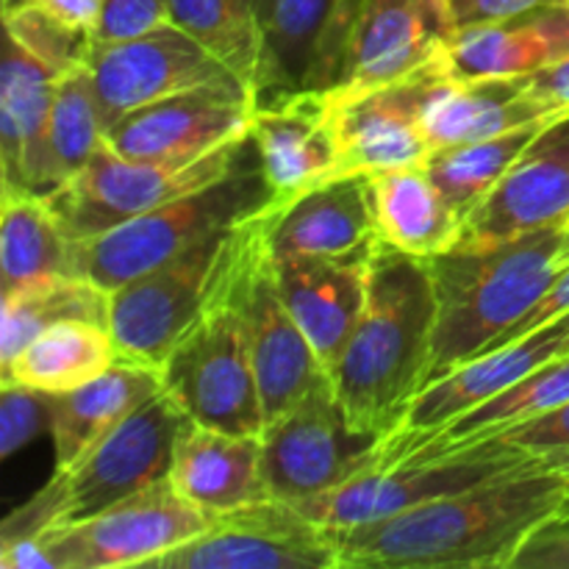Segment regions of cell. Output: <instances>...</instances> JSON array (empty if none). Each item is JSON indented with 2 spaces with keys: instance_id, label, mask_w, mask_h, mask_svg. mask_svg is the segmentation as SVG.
Returning <instances> with one entry per match:
<instances>
[{
  "instance_id": "cell-6",
  "label": "cell",
  "mask_w": 569,
  "mask_h": 569,
  "mask_svg": "<svg viewBox=\"0 0 569 569\" xmlns=\"http://www.w3.org/2000/svg\"><path fill=\"white\" fill-rule=\"evenodd\" d=\"M244 237L248 220L231 270L170 350L161 365V381L164 392L200 426L256 437L264 428V411L237 287Z\"/></svg>"
},
{
  "instance_id": "cell-13",
  "label": "cell",
  "mask_w": 569,
  "mask_h": 569,
  "mask_svg": "<svg viewBox=\"0 0 569 569\" xmlns=\"http://www.w3.org/2000/svg\"><path fill=\"white\" fill-rule=\"evenodd\" d=\"M237 287L267 422L292 409L326 376V367L278 289L276 259L267 242V209L248 220Z\"/></svg>"
},
{
  "instance_id": "cell-38",
  "label": "cell",
  "mask_w": 569,
  "mask_h": 569,
  "mask_svg": "<svg viewBox=\"0 0 569 569\" xmlns=\"http://www.w3.org/2000/svg\"><path fill=\"white\" fill-rule=\"evenodd\" d=\"M53 428V395L17 381H0V459H11L22 448Z\"/></svg>"
},
{
  "instance_id": "cell-17",
  "label": "cell",
  "mask_w": 569,
  "mask_h": 569,
  "mask_svg": "<svg viewBox=\"0 0 569 569\" xmlns=\"http://www.w3.org/2000/svg\"><path fill=\"white\" fill-rule=\"evenodd\" d=\"M253 111L256 98L242 89H192L131 111L103 133V142L126 159L194 161L248 139Z\"/></svg>"
},
{
  "instance_id": "cell-49",
  "label": "cell",
  "mask_w": 569,
  "mask_h": 569,
  "mask_svg": "<svg viewBox=\"0 0 569 569\" xmlns=\"http://www.w3.org/2000/svg\"><path fill=\"white\" fill-rule=\"evenodd\" d=\"M248 3L253 6V9H256V14H259V9H261V0H248Z\"/></svg>"
},
{
  "instance_id": "cell-41",
  "label": "cell",
  "mask_w": 569,
  "mask_h": 569,
  "mask_svg": "<svg viewBox=\"0 0 569 569\" xmlns=\"http://www.w3.org/2000/svg\"><path fill=\"white\" fill-rule=\"evenodd\" d=\"M167 22H172L170 0H103V14L94 28V42L142 37Z\"/></svg>"
},
{
  "instance_id": "cell-3",
  "label": "cell",
  "mask_w": 569,
  "mask_h": 569,
  "mask_svg": "<svg viewBox=\"0 0 569 569\" xmlns=\"http://www.w3.org/2000/svg\"><path fill=\"white\" fill-rule=\"evenodd\" d=\"M565 244L567 226H550L495 248H453L426 259L437 295L426 387L483 353L539 303L565 267Z\"/></svg>"
},
{
  "instance_id": "cell-33",
  "label": "cell",
  "mask_w": 569,
  "mask_h": 569,
  "mask_svg": "<svg viewBox=\"0 0 569 569\" xmlns=\"http://www.w3.org/2000/svg\"><path fill=\"white\" fill-rule=\"evenodd\" d=\"M111 295L81 276H53L0 298V365L14 359L37 333L56 322L89 320L109 326Z\"/></svg>"
},
{
  "instance_id": "cell-51",
  "label": "cell",
  "mask_w": 569,
  "mask_h": 569,
  "mask_svg": "<svg viewBox=\"0 0 569 569\" xmlns=\"http://www.w3.org/2000/svg\"><path fill=\"white\" fill-rule=\"evenodd\" d=\"M561 261H569V242L565 244V253H561Z\"/></svg>"
},
{
  "instance_id": "cell-23",
  "label": "cell",
  "mask_w": 569,
  "mask_h": 569,
  "mask_svg": "<svg viewBox=\"0 0 569 569\" xmlns=\"http://www.w3.org/2000/svg\"><path fill=\"white\" fill-rule=\"evenodd\" d=\"M170 481L206 515H228L270 498L261 470V437L228 433L189 417L176 439Z\"/></svg>"
},
{
  "instance_id": "cell-48",
  "label": "cell",
  "mask_w": 569,
  "mask_h": 569,
  "mask_svg": "<svg viewBox=\"0 0 569 569\" xmlns=\"http://www.w3.org/2000/svg\"><path fill=\"white\" fill-rule=\"evenodd\" d=\"M22 3H28V0H3V11L17 9V6H22Z\"/></svg>"
},
{
  "instance_id": "cell-46",
  "label": "cell",
  "mask_w": 569,
  "mask_h": 569,
  "mask_svg": "<svg viewBox=\"0 0 569 569\" xmlns=\"http://www.w3.org/2000/svg\"><path fill=\"white\" fill-rule=\"evenodd\" d=\"M28 3L39 6L42 11L53 14L56 20L89 33H94L100 14H103V0H28Z\"/></svg>"
},
{
  "instance_id": "cell-2",
  "label": "cell",
  "mask_w": 569,
  "mask_h": 569,
  "mask_svg": "<svg viewBox=\"0 0 569 569\" xmlns=\"http://www.w3.org/2000/svg\"><path fill=\"white\" fill-rule=\"evenodd\" d=\"M437 295L426 259L378 244L367 303L328 370L345 415L389 442L422 392L431 367Z\"/></svg>"
},
{
  "instance_id": "cell-20",
  "label": "cell",
  "mask_w": 569,
  "mask_h": 569,
  "mask_svg": "<svg viewBox=\"0 0 569 569\" xmlns=\"http://www.w3.org/2000/svg\"><path fill=\"white\" fill-rule=\"evenodd\" d=\"M272 259H372L381 244L365 176L328 178L289 200L267 206Z\"/></svg>"
},
{
  "instance_id": "cell-11",
  "label": "cell",
  "mask_w": 569,
  "mask_h": 569,
  "mask_svg": "<svg viewBox=\"0 0 569 569\" xmlns=\"http://www.w3.org/2000/svg\"><path fill=\"white\" fill-rule=\"evenodd\" d=\"M528 459L533 456L495 448V445H472V448L445 456L378 461L376 467L356 476L345 487L292 506L320 526H361V522L387 520V517L417 509L428 500L478 487Z\"/></svg>"
},
{
  "instance_id": "cell-21",
  "label": "cell",
  "mask_w": 569,
  "mask_h": 569,
  "mask_svg": "<svg viewBox=\"0 0 569 569\" xmlns=\"http://www.w3.org/2000/svg\"><path fill=\"white\" fill-rule=\"evenodd\" d=\"M250 142L272 189V200H289L333 178L339 137L331 92L300 89L256 103Z\"/></svg>"
},
{
  "instance_id": "cell-15",
  "label": "cell",
  "mask_w": 569,
  "mask_h": 569,
  "mask_svg": "<svg viewBox=\"0 0 569 569\" xmlns=\"http://www.w3.org/2000/svg\"><path fill=\"white\" fill-rule=\"evenodd\" d=\"M569 228V114L545 122L461 228L456 248L481 250L539 228Z\"/></svg>"
},
{
  "instance_id": "cell-25",
  "label": "cell",
  "mask_w": 569,
  "mask_h": 569,
  "mask_svg": "<svg viewBox=\"0 0 569 569\" xmlns=\"http://www.w3.org/2000/svg\"><path fill=\"white\" fill-rule=\"evenodd\" d=\"M556 111L528 89V76L517 78H478V81H453L439 78L422 103V133L428 148L476 142V139L500 137L522 126H542L556 120Z\"/></svg>"
},
{
  "instance_id": "cell-50",
  "label": "cell",
  "mask_w": 569,
  "mask_h": 569,
  "mask_svg": "<svg viewBox=\"0 0 569 569\" xmlns=\"http://www.w3.org/2000/svg\"><path fill=\"white\" fill-rule=\"evenodd\" d=\"M559 467L567 472V478H569V459L567 461H559Z\"/></svg>"
},
{
  "instance_id": "cell-32",
  "label": "cell",
  "mask_w": 569,
  "mask_h": 569,
  "mask_svg": "<svg viewBox=\"0 0 569 569\" xmlns=\"http://www.w3.org/2000/svg\"><path fill=\"white\" fill-rule=\"evenodd\" d=\"M0 278L3 292L72 276V239L50 203L20 187H0Z\"/></svg>"
},
{
  "instance_id": "cell-14",
  "label": "cell",
  "mask_w": 569,
  "mask_h": 569,
  "mask_svg": "<svg viewBox=\"0 0 569 569\" xmlns=\"http://www.w3.org/2000/svg\"><path fill=\"white\" fill-rule=\"evenodd\" d=\"M144 569H342L331 528L267 498L217 515L203 533Z\"/></svg>"
},
{
  "instance_id": "cell-10",
  "label": "cell",
  "mask_w": 569,
  "mask_h": 569,
  "mask_svg": "<svg viewBox=\"0 0 569 569\" xmlns=\"http://www.w3.org/2000/svg\"><path fill=\"white\" fill-rule=\"evenodd\" d=\"M211 520L214 517L189 503L167 476L87 520L48 528L33 539L53 569L148 567L203 533Z\"/></svg>"
},
{
  "instance_id": "cell-31",
  "label": "cell",
  "mask_w": 569,
  "mask_h": 569,
  "mask_svg": "<svg viewBox=\"0 0 569 569\" xmlns=\"http://www.w3.org/2000/svg\"><path fill=\"white\" fill-rule=\"evenodd\" d=\"M337 0H261V67L256 103L309 89L315 53Z\"/></svg>"
},
{
  "instance_id": "cell-8",
  "label": "cell",
  "mask_w": 569,
  "mask_h": 569,
  "mask_svg": "<svg viewBox=\"0 0 569 569\" xmlns=\"http://www.w3.org/2000/svg\"><path fill=\"white\" fill-rule=\"evenodd\" d=\"M261 470L270 498L283 503L345 487L383 459L387 439L359 431L326 376L261 428Z\"/></svg>"
},
{
  "instance_id": "cell-42",
  "label": "cell",
  "mask_w": 569,
  "mask_h": 569,
  "mask_svg": "<svg viewBox=\"0 0 569 569\" xmlns=\"http://www.w3.org/2000/svg\"><path fill=\"white\" fill-rule=\"evenodd\" d=\"M511 569H569V506L522 542Z\"/></svg>"
},
{
  "instance_id": "cell-52",
  "label": "cell",
  "mask_w": 569,
  "mask_h": 569,
  "mask_svg": "<svg viewBox=\"0 0 569 569\" xmlns=\"http://www.w3.org/2000/svg\"><path fill=\"white\" fill-rule=\"evenodd\" d=\"M567 242H569V228H567Z\"/></svg>"
},
{
  "instance_id": "cell-36",
  "label": "cell",
  "mask_w": 569,
  "mask_h": 569,
  "mask_svg": "<svg viewBox=\"0 0 569 569\" xmlns=\"http://www.w3.org/2000/svg\"><path fill=\"white\" fill-rule=\"evenodd\" d=\"M170 20L220 59L256 98L261 22L248 0H170Z\"/></svg>"
},
{
  "instance_id": "cell-24",
  "label": "cell",
  "mask_w": 569,
  "mask_h": 569,
  "mask_svg": "<svg viewBox=\"0 0 569 569\" xmlns=\"http://www.w3.org/2000/svg\"><path fill=\"white\" fill-rule=\"evenodd\" d=\"M569 56V9L548 3L500 22L461 28L445 50L453 81L533 76Z\"/></svg>"
},
{
  "instance_id": "cell-44",
  "label": "cell",
  "mask_w": 569,
  "mask_h": 569,
  "mask_svg": "<svg viewBox=\"0 0 569 569\" xmlns=\"http://www.w3.org/2000/svg\"><path fill=\"white\" fill-rule=\"evenodd\" d=\"M548 3H565V0H448L456 31L483 26V22L509 20V17L526 14V11Z\"/></svg>"
},
{
  "instance_id": "cell-53",
  "label": "cell",
  "mask_w": 569,
  "mask_h": 569,
  "mask_svg": "<svg viewBox=\"0 0 569 569\" xmlns=\"http://www.w3.org/2000/svg\"><path fill=\"white\" fill-rule=\"evenodd\" d=\"M565 6H567V9H569V0H565Z\"/></svg>"
},
{
  "instance_id": "cell-27",
  "label": "cell",
  "mask_w": 569,
  "mask_h": 569,
  "mask_svg": "<svg viewBox=\"0 0 569 569\" xmlns=\"http://www.w3.org/2000/svg\"><path fill=\"white\" fill-rule=\"evenodd\" d=\"M164 392L161 370L120 359L94 381L53 395V459L56 470H67L89 453L100 439Z\"/></svg>"
},
{
  "instance_id": "cell-37",
  "label": "cell",
  "mask_w": 569,
  "mask_h": 569,
  "mask_svg": "<svg viewBox=\"0 0 569 569\" xmlns=\"http://www.w3.org/2000/svg\"><path fill=\"white\" fill-rule=\"evenodd\" d=\"M3 28L6 37L20 42L28 53L37 56L59 76L87 64L94 48V33L78 31L33 3L3 11Z\"/></svg>"
},
{
  "instance_id": "cell-34",
  "label": "cell",
  "mask_w": 569,
  "mask_h": 569,
  "mask_svg": "<svg viewBox=\"0 0 569 569\" xmlns=\"http://www.w3.org/2000/svg\"><path fill=\"white\" fill-rule=\"evenodd\" d=\"M542 126H522L500 133V137L431 150V156L426 159L428 176L445 194V200L453 206L456 214L467 220L483 203V198L498 187L506 170L515 164L517 156L526 150V144L537 137Z\"/></svg>"
},
{
  "instance_id": "cell-1",
  "label": "cell",
  "mask_w": 569,
  "mask_h": 569,
  "mask_svg": "<svg viewBox=\"0 0 569 569\" xmlns=\"http://www.w3.org/2000/svg\"><path fill=\"white\" fill-rule=\"evenodd\" d=\"M567 506V472L528 459L403 515L331 528V537L342 569H511L522 542Z\"/></svg>"
},
{
  "instance_id": "cell-22",
  "label": "cell",
  "mask_w": 569,
  "mask_h": 569,
  "mask_svg": "<svg viewBox=\"0 0 569 569\" xmlns=\"http://www.w3.org/2000/svg\"><path fill=\"white\" fill-rule=\"evenodd\" d=\"M370 264L372 259H276L283 303L289 306L326 372L339 359L365 311Z\"/></svg>"
},
{
  "instance_id": "cell-26",
  "label": "cell",
  "mask_w": 569,
  "mask_h": 569,
  "mask_svg": "<svg viewBox=\"0 0 569 569\" xmlns=\"http://www.w3.org/2000/svg\"><path fill=\"white\" fill-rule=\"evenodd\" d=\"M59 72L6 37L0 70V170L3 187L44 198V148Z\"/></svg>"
},
{
  "instance_id": "cell-29",
  "label": "cell",
  "mask_w": 569,
  "mask_h": 569,
  "mask_svg": "<svg viewBox=\"0 0 569 569\" xmlns=\"http://www.w3.org/2000/svg\"><path fill=\"white\" fill-rule=\"evenodd\" d=\"M565 403H569V353L537 367L526 378L511 383L509 389L495 395L492 400L476 406V409L442 426L439 431L428 433V437L417 439V442L406 445L395 453H387L381 461H398L409 459V456L456 453V450L472 448V445L483 442V439L495 437L506 428L537 420V417L548 415V411L559 409Z\"/></svg>"
},
{
  "instance_id": "cell-16",
  "label": "cell",
  "mask_w": 569,
  "mask_h": 569,
  "mask_svg": "<svg viewBox=\"0 0 569 569\" xmlns=\"http://www.w3.org/2000/svg\"><path fill=\"white\" fill-rule=\"evenodd\" d=\"M448 76L442 64L411 76L406 81L367 92H331L333 122L339 137V159L333 178L376 176L398 167L426 164L431 156L422 133V103L439 78Z\"/></svg>"
},
{
  "instance_id": "cell-19",
  "label": "cell",
  "mask_w": 569,
  "mask_h": 569,
  "mask_svg": "<svg viewBox=\"0 0 569 569\" xmlns=\"http://www.w3.org/2000/svg\"><path fill=\"white\" fill-rule=\"evenodd\" d=\"M565 353H569V315L545 322L528 337L515 339L503 348L483 350L476 359L465 361L453 372L428 383L417 395L415 403L406 411L400 431L387 442L383 456L395 453V450L439 431L448 422L459 420L461 415L492 400L495 395L509 389L511 383L526 378L528 372Z\"/></svg>"
},
{
  "instance_id": "cell-7",
  "label": "cell",
  "mask_w": 569,
  "mask_h": 569,
  "mask_svg": "<svg viewBox=\"0 0 569 569\" xmlns=\"http://www.w3.org/2000/svg\"><path fill=\"white\" fill-rule=\"evenodd\" d=\"M250 150L253 142L248 137L222 144L203 159L156 161L126 159L103 142L78 176L44 200L59 217L67 237L78 242L111 231L133 217L148 214L181 194L228 176Z\"/></svg>"
},
{
  "instance_id": "cell-4",
  "label": "cell",
  "mask_w": 569,
  "mask_h": 569,
  "mask_svg": "<svg viewBox=\"0 0 569 569\" xmlns=\"http://www.w3.org/2000/svg\"><path fill=\"white\" fill-rule=\"evenodd\" d=\"M187 420L189 415L178 400L159 392L83 459L67 470H56L31 500L17 506L0 522V542L39 537L48 528L87 520L167 478L176 439Z\"/></svg>"
},
{
  "instance_id": "cell-30",
  "label": "cell",
  "mask_w": 569,
  "mask_h": 569,
  "mask_svg": "<svg viewBox=\"0 0 569 569\" xmlns=\"http://www.w3.org/2000/svg\"><path fill=\"white\" fill-rule=\"evenodd\" d=\"M120 361L109 326L67 320L44 328L11 361L0 365V381H17L48 395H64L94 381Z\"/></svg>"
},
{
  "instance_id": "cell-28",
  "label": "cell",
  "mask_w": 569,
  "mask_h": 569,
  "mask_svg": "<svg viewBox=\"0 0 569 569\" xmlns=\"http://www.w3.org/2000/svg\"><path fill=\"white\" fill-rule=\"evenodd\" d=\"M367 194L378 239L389 248L433 259L459 244L465 220L439 192L426 164L367 176Z\"/></svg>"
},
{
  "instance_id": "cell-45",
  "label": "cell",
  "mask_w": 569,
  "mask_h": 569,
  "mask_svg": "<svg viewBox=\"0 0 569 569\" xmlns=\"http://www.w3.org/2000/svg\"><path fill=\"white\" fill-rule=\"evenodd\" d=\"M528 89L556 114H569V56L528 76Z\"/></svg>"
},
{
  "instance_id": "cell-18",
  "label": "cell",
  "mask_w": 569,
  "mask_h": 569,
  "mask_svg": "<svg viewBox=\"0 0 569 569\" xmlns=\"http://www.w3.org/2000/svg\"><path fill=\"white\" fill-rule=\"evenodd\" d=\"M456 26L448 0H365L337 92H367L442 64Z\"/></svg>"
},
{
  "instance_id": "cell-35",
  "label": "cell",
  "mask_w": 569,
  "mask_h": 569,
  "mask_svg": "<svg viewBox=\"0 0 569 569\" xmlns=\"http://www.w3.org/2000/svg\"><path fill=\"white\" fill-rule=\"evenodd\" d=\"M103 144V120L87 64L56 78L44 148V198L64 187Z\"/></svg>"
},
{
  "instance_id": "cell-12",
  "label": "cell",
  "mask_w": 569,
  "mask_h": 569,
  "mask_svg": "<svg viewBox=\"0 0 569 569\" xmlns=\"http://www.w3.org/2000/svg\"><path fill=\"white\" fill-rule=\"evenodd\" d=\"M103 133L142 106L203 87L244 89V83L176 22L142 37L94 42L87 61ZM250 94V92H248Z\"/></svg>"
},
{
  "instance_id": "cell-47",
  "label": "cell",
  "mask_w": 569,
  "mask_h": 569,
  "mask_svg": "<svg viewBox=\"0 0 569 569\" xmlns=\"http://www.w3.org/2000/svg\"><path fill=\"white\" fill-rule=\"evenodd\" d=\"M0 567L3 569H53L44 550L33 537L3 539L0 542Z\"/></svg>"
},
{
  "instance_id": "cell-5",
  "label": "cell",
  "mask_w": 569,
  "mask_h": 569,
  "mask_svg": "<svg viewBox=\"0 0 569 569\" xmlns=\"http://www.w3.org/2000/svg\"><path fill=\"white\" fill-rule=\"evenodd\" d=\"M270 203L272 189L253 148L228 176L111 231L72 242V276L87 278L111 295L181 256L200 239L259 214Z\"/></svg>"
},
{
  "instance_id": "cell-39",
  "label": "cell",
  "mask_w": 569,
  "mask_h": 569,
  "mask_svg": "<svg viewBox=\"0 0 569 569\" xmlns=\"http://www.w3.org/2000/svg\"><path fill=\"white\" fill-rule=\"evenodd\" d=\"M478 445H495V448L517 450V453H528L533 456V459L550 461V465L567 461L569 459V403L548 411V415L537 417V420H528L515 428H506V431L495 433V437L483 439V442Z\"/></svg>"
},
{
  "instance_id": "cell-9",
  "label": "cell",
  "mask_w": 569,
  "mask_h": 569,
  "mask_svg": "<svg viewBox=\"0 0 569 569\" xmlns=\"http://www.w3.org/2000/svg\"><path fill=\"white\" fill-rule=\"evenodd\" d=\"M242 231L244 220L222 228L176 259L111 292L109 331L120 359L161 370L170 350L198 320L231 270L242 244Z\"/></svg>"
},
{
  "instance_id": "cell-43",
  "label": "cell",
  "mask_w": 569,
  "mask_h": 569,
  "mask_svg": "<svg viewBox=\"0 0 569 569\" xmlns=\"http://www.w3.org/2000/svg\"><path fill=\"white\" fill-rule=\"evenodd\" d=\"M565 315H569V261H565V267H561L559 276H556V281L548 287V292L539 298V303L533 306V309L528 311L520 322H515L509 331H503L498 339H495V342H489L487 350L503 348V345L515 342V339L528 337V333L537 331L539 326H545V322H550V320H559V317H565Z\"/></svg>"
},
{
  "instance_id": "cell-40",
  "label": "cell",
  "mask_w": 569,
  "mask_h": 569,
  "mask_svg": "<svg viewBox=\"0 0 569 569\" xmlns=\"http://www.w3.org/2000/svg\"><path fill=\"white\" fill-rule=\"evenodd\" d=\"M365 0H337L331 22H328L322 42L315 53V64L309 72V89H333L342 72L345 56H348L350 39H353L356 22H359Z\"/></svg>"
}]
</instances>
